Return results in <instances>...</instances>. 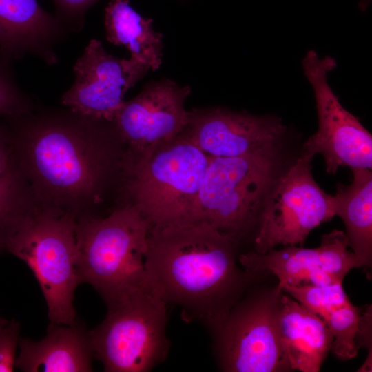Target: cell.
Returning a JSON list of instances; mask_svg holds the SVG:
<instances>
[{
	"label": "cell",
	"instance_id": "6da1fadb",
	"mask_svg": "<svg viewBox=\"0 0 372 372\" xmlns=\"http://www.w3.org/2000/svg\"><path fill=\"white\" fill-rule=\"evenodd\" d=\"M238 245L203 222L150 228L148 281L168 304L211 331L256 278L239 266Z\"/></svg>",
	"mask_w": 372,
	"mask_h": 372
},
{
	"label": "cell",
	"instance_id": "7a4b0ae2",
	"mask_svg": "<svg viewBox=\"0 0 372 372\" xmlns=\"http://www.w3.org/2000/svg\"><path fill=\"white\" fill-rule=\"evenodd\" d=\"M32 112L8 120L17 164L46 205L74 215L76 207L99 198L112 169L110 132L105 121L70 110Z\"/></svg>",
	"mask_w": 372,
	"mask_h": 372
},
{
	"label": "cell",
	"instance_id": "3957f363",
	"mask_svg": "<svg viewBox=\"0 0 372 372\" xmlns=\"http://www.w3.org/2000/svg\"><path fill=\"white\" fill-rule=\"evenodd\" d=\"M209 162V156L183 133L132 153L126 165L130 205L150 228L192 222Z\"/></svg>",
	"mask_w": 372,
	"mask_h": 372
},
{
	"label": "cell",
	"instance_id": "277c9868",
	"mask_svg": "<svg viewBox=\"0 0 372 372\" xmlns=\"http://www.w3.org/2000/svg\"><path fill=\"white\" fill-rule=\"evenodd\" d=\"M150 227L132 205L77 220L78 273L105 303L151 286L145 269Z\"/></svg>",
	"mask_w": 372,
	"mask_h": 372
},
{
	"label": "cell",
	"instance_id": "5b68a950",
	"mask_svg": "<svg viewBox=\"0 0 372 372\" xmlns=\"http://www.w3.org/2000/svg\"><path fill=\"white\" fill-rule=\"evenodd\" d=\"M280 146L240 156H209L192 222L205 223L238 245L254 232L284 169Z\"/></svg>",
	"mask_w": 372,
	"mask_h": 372
},
{
	"label": "cell",
	"instance_id": "8992f818",
	"mask_svg": "<svg viewBox=\"0 0 372 372\" xmlns=\"http://www.w3.org/2000/svg\"><path fill=\"white\" fill-rule=\"evenodd\" d=\"M76 216L43 205L30 207L10 234L6 249L31 269L45 299L50 324L75 323L78 273Z\"/></svg>",
	"mask_w": 372,
	"mask_h": 372
},
{
	"label": "cell",
	"instance_id": "52a82bcc",
	"mask_svg": "<svg viewBox=\"0 0 372 372\" xmlns=\"http://www.w3.org/2000/svg\"><path fill=\"white\" fill-rule=\"evenodd\" d=\"M102 322L88 331L93 355L107 372H148L167 358V306L149 286L109 303Z\"/></svg>",
	"mask_w": 372,
	"mask_h": 372
},
{
	"label": "cell",
	"instance_id": "ba28073f",
	"mask_svg": "<svg viewBox=\"0 0 372 372\" xmlns=\"http://www.w3.org/2000/svg\"><path fill=\"white\" fill-rule=\"evenodd\" d=\"M283 291H248L211 331L220 369L228 372L291 371L282 350L278 313Z\"/></svg>",
	"mask_w": 372,
	"mask_h": 372
},
{
	"label": "cell",
	"instance_id": "9c48e42d",
	"mask_svg": "<svg viewBox=\"0 0 372 372\" xmlns=\"http://www.w3.org/2000/svg\"><path fill=\"white\" fill-rule=\"evenodd\" d=\"M313 158L302 153L278 177L260 214L254 235V251L276 247L303 246L310 232L335 216L334 196L314 180Z\"/></svg>",
	"mask_w": 372,
	"mask_h": 372
},
{
	"label": "cell",
	"instance_id": "30bf717a",
	"mask_svg": "<svg viewBox=\"0 0 372 372\" xmlns=\"http://www.w3.org/2000/svg\"><path fill=\"white\" fill-rule=\"evenodd\" d=\"M302 65L313 89L318 118V130L304 143L302 153L312 158L321 154L329 174H335L340 167L371 169L372 136L341 105L327 81V74L337 66L335 60L320 58L311 50Z\"/></svg>",
	"mask_w": 372,
	"mask_h": 372
},
{
	"label": "cell",
	"instance_id": "8fae6325",
	"mask_svg": "<svg viewBox=\"0 0 372 372\" xmlns=\"http://www.w3.org/2000/svg\"><path fill=\"white\" fill-rule=\"evenodd\" d=\"M149 70L131 57L120 59L107 53L101 41L93 39L74 65V83L61 103L79 115L112 122L126 92Z\"/></svg>",
	"mask_w": 372,
	"mask_h": 372
},
{
	"label": "cell",
	"instance_id": "7c38bea8",
	"mask_svg": "<svg viewBox=\"0 0 372 372\" xmlns=\"http://www.w3.org/2000/svg\"><path fill=\"white\" fill-rule=\"evenodd\" d=\"M348 247L346 234L335 229L322 236L318 247L287 245L264 254L250 251L239 255L238 262L252 276L274 275L280 289L285 285H326L342 282L350 270L360 267Z\"/></svg>",
	"mask_w": 372,
	"mask_h": 372
},
{
	"label": "cell",
	"instance_id": "4fadbf2b",
	"mask_svg": "<svg viewBox=\"0 0 372 372\" xmlns=\"http://www.w3.org/2000/svg\"><path fill=\"white\" fill-rule=\"evenodd\" d=\"M286 132L278 117L214 107L189 111L182 133L210 157H235L280 146Z\"/></svg>",
	"mask_w": 372,
	"mask_h": 372
},
{
	"label": "cell",
	"instance_id": "5bb4252c",
	"mask_svg": "<svg viewBox=\"0 0 372 372\" xmlns=\"http://www.w3.org/2000/svg\"><path fill=\"white\" fill-rule=\"evenodd\" d=\"M190 91L189 87L170 81L146 86L116 112L112 123L117 136L130 146L132 153L176 137L189 121L184 104Z\"/></svg>",
	"mask_w": 372,
	"mask_h": 372
},
{
	"label": "cell",
	"instance_id": "9a60e30c",
	"mask_svg": "<svg viewBox=\"0 0 372 372\" xmlns=\"http://www.w3.org/2000/svg\"><path fill=\"white\" fill-rule=\"evenodd\" d=\"M69 33L37 0H0V59L6 61L30 54L55 64V48Z\"/></svg>",
	"mask_w": 372,
	"mask_h": 372
},
{
	"label": "cell",
	"instance_id": "2e32d148",
	"mask_svg": "<svg viewBox=\"0 0 372 372\" xmlns=\"http://www.w3.org/2000/svg\"><path fill=\"white\" fill-rule=\"evenodd\" d=\"M277 323L291 370L319 371L333 342L324 320L283 291Z\"/></svg>",
	"mask_w": 372,
	"mask_h": 372
},
{
	"label": "cell",
	"instance_id": "e0dca14e",
	"mask_svg": "<svg viewBox=\"0 0 372 372\" xmlns=\"http://www.w3.org/2000/svg\"><path fill=\"white\" fill-rule=\"evenodd\" d=\"M15 366L25 372L92 371L93 355L88 331L76 322L50 324L41 340L22 338Z\"/></svg>",
	"mask_w": 372,
	"mask_h": 372
},
{
	"label": "cell",
	"instance_id": "ac0fdd59",
	"mask_svg": "<svg viewBox=\"0 0 372 372\" xmlns=\"http://www.w3.org/2000/svg\"><path fill=\"white\" fill-rule=\"evenodd\" d=\"M349 185L338 183L334 196L335 216L343 220L348 246L360 267L367 270L372 265V172L368 168H352Z\"/></svg>",
	"mask_w": 372,
	"mask_h": 372
},
{
	"label": "cell",
	"instance_id": "d6986e66",
	"mask_svg": "<svg viewBox=\"0 0 372 372\" xmlns=\"http://www.w3.org/2000/svg\"><path fill=\"white\" fill-rule=\"evenodd\" d=\"M152 21L135 11L129 5V0H112L105 9L108 41L124 45L131 58L155 71L162 63L163 35L154 30Z\"/></svg>",
	"mask_w": 372,
	"mask_h": 372
},
{
	"label": "cell",
	"instance_id": "ffe728a7",
	"mask_svg": "<svg viewBox=\"0 0 372 372\" xmlns=\"http://www.w3.org/2000/svg\"><path fill=\"white\" fill-rule=\"evenodd\" d=\"M26 178L17 164L0 177V251L30 208Z\"/></svg>",
	"mask_w": 372,
	"mask_h": 372
},
{
	"label": "cell",
	"instance_id": "44dd1931",
	"mask_svg": "<svg viewBox=\"0 0 372 372\" xmlns=\"http://www.w3.org/2000/svg\"><path fill=\"white\" fill-rule=\"evenodd\" d=\"M282 290L322 319L333 311L351 303L341 282L326 285H285Z\"/></svg>",
	"mask_w": 372,
	"mask_h": 372
},
{
	"label": "cell",
	"instance_id": "7402d4cb",
	"mask_svg": "<svg viewBox=\"0 0 372 372\" xmlns=\"http://www.w3.org/2000/svg\"><path fill=\"white\" fill-rule=\"evenodd\" d=\"M360 316V309L351 302L323 319L333 337L331 351L338 358L348 360L357 355L359 349L355 340Z\"/></svg>",
	"mask_w": 372,
	"mask_h": 372
},
{
	"label": "cell",
	"instance_id": "603a6c76",
	"mask_svg": "<svg viewBox=\"0 0 372 372\" xmlns=\"http://www.w3.org/2000/svg\"><path fill=\"white\" fill-rule=\"evenodd\" d=\"M0 59V114L14 119L33 110L30 99L20 89L10 66Z\"/></svg>",
	"mask_w": 372,
	"mask_h": 372
},
{
	"label": "cell",
	"instance_id": "cb8c5ba5",
	"mask_svg": "<svg viewBox=\"0 0 372 372\" xmlns=\"http://www.w3.org/2000/svg\"><path fill=\"white\" fill-rule=\"evenodd\" d=\"M98 0H53L56 17L70 32L80 31L84 25L87 10Z\"/></svg>",
	"mask_w": 372,
	"mask_h": 372
},
{
	"label": "cell",
	"instance_id": "d4e9b609",
	"mask_svg": "<svg viewBox=\"0 0 372 372\" xmlns=\"http://www.w3.org/2000/svg\"><path fill=\"white\" fill-rule=\"evenodd\" d=\"M19 332V323L14 319L0 322V372L14 371Z\"/></svg>",
	"mask_w": 372,
	"mask_h": 372
},
{
	"label": "cell",
	"instance_id": "484cf974",
	"mask_svg": "<svg viewBox=\"0 0 372 372\" xmlns=\"http://www.w3.org/2000/svg\"><path fill=\"white\" fill-rule=\"evenodd\" d=\"M372 309L371 305H369L363 313H361L358 332L356 336L355 343L358 349L364 347L367 349L368 355L362 366L358 371L369 372L372 370Z\"/></svg>",
	"mask_w": 372,
	"mask_h": 372
},
{
	"label": "cell",
	"instance_id": "4316f807",
	"mask_svg": "<svg viewBox=\"0 0 372 372\" xmlns=\"http://www.w3.org/2000/svg\"><path fill=\"white\" fill-rule=\"evenodd\" d=\"M17 164L10 130L0 125V177Z\"/></svg>",
	"mask_w": 372,
	"mask_h": 372
},
{
	"label": "cell",
	"instance_id": "83f0119b",
	"mask_svg": "<svg viewBox=\"0 0 372 372\" xmlns=\"http://www.w3.org/2000/svg\"><path fill=\"white\" fill-rule=\"evenodd\" d=\"M368 1H369V0H364V3H363V7H364V8L366 7Z\"/></svg>",
	"mask_w": 372,
	"mask_h": 372
},
{
	"label": "cell",
	"instance_id": "f1b7e54d",
	"mask_svg": "<svg viewBox=\"0 0 372 372\" xmlns=\"http://www.w3.org/2000/svg\"><path fill=\"white\" fill-rule=\"evenodd\" d=\"M3 319H4V318H1V317L0 316V322H1Z\"/></svg>",
	"mask_w": 372,
	"mask_h": 372
}]
</instances>
